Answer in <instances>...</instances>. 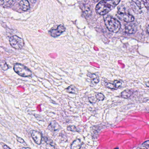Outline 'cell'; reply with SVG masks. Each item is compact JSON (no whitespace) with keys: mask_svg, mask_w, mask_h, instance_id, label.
<instances>
[{"mask_svg":"<svg viewBox=\"0 0 149 149\" xmlns=\"http://www.w3.org/2000/svg\"><path fill=\"white\" fill-rule=\"evenodd\" d=\"M120 0H102L100 1L95 7L96 13L101 15H105L111 11Z\"/></svg>","mask_w":149,"mask_h":149,"instance_id":"6da1fadb","label":"cell"},{"mask_svg":"<svg viewBox=\"0 0 149 149\" xmlns=\"http://www.w3.org/2000/svg\"><path fill=\"white\" fill-rule=\"evenodd\" d=\"M104 22L107 29L111 32H116L120 29V23L116 18L109 15H106L104 17Z\"/></svg>","mask_w":149,"mask_h":149,"instance_id":"7a4b0ae2","label":"cell"},{"mask_svg":"<svg viewBox=\"0 0 149 149\" xmlns=\"http://www.w3.org/2000/svg\"><path fill=\"white\" fill-rule=\"evenodd\" d=\"M14 70L19 76L22 77H31L32 75L31 71L25 66L21 64H15Z\"/></svg>","mask_w":149,"mask_h":149,"instance_id":"3957f363","label":"cell"},{"mask_svg":"<svg viewBox=\"0 0 149 149\" xmlns=\"http://www.w3.org/2000/svg\"><path fill=\"white\" fill-rule=\"evenodd\" d=\"M9 42L11 46L16 50L22 49L24 44L23 39L16 36H11L10 38Z\"/></svg>","mask_w":149,"mask_h":149,"instance_id":"277c9868","label":"cell"},{"mask_svg":"<svg viewBox=\"0 0 149 149\" xmlns=\"http://www.w3.org/2000/svg\"><path fill=\"white\" fill-rule=\"evenodd\" d=\"M118 16L120 20L126 22L130 23L134 20V17L133 15L124 12H119Z\"/></svg>","mask_w":149,"mask_h":149,"instance_id":"5b68a950","label":"cell"},{"mask_svg":"<svg viewBox=\"0 0 149 149\" xmlns=\"http://www.w3.org/2000/svg\"><path fill=\"white\" fill-rule=\"evenodd\" d=\"M30 134L35 142L38 145H40L42 141V135L41 133L35 130H32L31 131Z\"/></svg>","mask_w":149,"mask_h":149,"instance_id":"8992f818","label":"cell"},{"mask_svg":"<svg viewBox=\"0 0 149 149\" xmlns=\"http://www.w3.org/2000/svg\"><path fill=\"white\" fill-rule=\"evenodd\" d=\"M65 30V27L63 25H59L56 29H52L51 31V34L53 37H56L60 36Z\"/></svg>","mask_w":149,"mask_h":149,"instance_id":"52a82bcc","label":"cell"},{"mask_svg":"<svg viewBox=\"0 0 149 149\" xmlns=\"http://www.w3.org/2000/svg\"><path fill=\"white\" fill-rule=\"evenodd\" d=\"M137 31V27L135 24H127L125 25V31L126 33L129 34H134Z\"/></svg>","mask_w":149,"mask_h":149,"instance_id":"ba28073f","label":"cell"},{"mask_svg":"<svg viewBox=\"0 0 149 149\" xmlns=\"http://www.w3.org/2000/svg\"><path fill=\"white\" fill-rule=\"evenodd\" d=\"M19 4L20 8L23 11H27L30 8L29 2L28 0H21Z\"/></svg>","mask_w":149,"mask_h":149,"instance_id":"9c48e42d","label":"cell"},{"mask_svg":"<svg viewBox=\"0 0 149 149\" xmlns=\"http://www.w3.org/2000/svg\"><path fill=\"white\" fill-rule=\"evenodd\" d=\"M60 129V126H59V124H58L55 121L51 122L48 127V130L52 131V132L58 130V129Z\"/></svg>","mask_w":149,"mask_h":149,"instance_id":"30bf717a","label":"cell"},{"mask_svg":"<svg viewBox=\"0 0 149 149\" xmlns=\"http://www.w3.org/2000/svg\"><path fill=\"white\" fill-rule=\"evenodd\" d=\"M13 3V0H0V5L3 8L10 7Z\"/></svg>","mask_w":149,"mask_h":149,"instance_id":"8fae6325","label":"cell"},{"mask_svg":"<svg viewBox=\"0 0 149 149\" xmlns=\"http://www.w3.org/2000/svg\"><path fill=\"white\" fill-rule=\"evenodd\" d=\"M133 94V91L131 90H126L121 94V96L123 99H128Z\"/></svg>","mask_w":149,"mask_h":149,"instance_id":"7c38bea8","label":"cell"},{"mask_svg":"<svg viewBox=\"0 0 149 149\" xmlns=\"http://www.w3.org/2000/svg\"><path fill=\"white\" fill-rule=\"evenodd\" d=\"M81 143L79 139H77L74 141L71 145V148L72 149H79L81 148Z\"/></svg>","mask_w":149,"mask_h":149,"instance_id":"4fadbf2b","label":"cell"},{"mask_svg":"<svg viewBox=\"0 0 149 149\" xmlns=\"http://www.w3.org/2000/svg\"><path fill=\"white\" fill-rule=\"evenodd\" d=\"M88 76L92 80V82H92V84H94L96 85V84L99 83V81H100L99 78L95 74H92V73H89L88 74Z\"/></svg>","mask_w":149,"mask_h":149,"instance_id":"5bb4252c","label":"cell"},{"mask_svg":"<svg viewBox=\"0 0 149 149\" xmlns=\"http://www.w3.org/2000/svg\"><path fill=\"white\" fill-rule=\"evenodd\" d=\"M66 91L69 93L77 94V92H78L76 87L72 85L70 86L68 88H66Z\"/></svg>","mask_w":149,"mask_h":149,"instance_id":"9a60e30c","label":"cell"},{"mask_svg":"<svg viewBox=\"0 0 149 149\" xmlns=\"http://www.w3.org/2000/svg\"><path fill=\"white\" fill-rule=\"evenodd\" d=\"M43 138L47 144L51 145L52 147H55L56 145H55V143L51 138H49L48 136H44Z\"/></svg>","mask_w":149,"mask_h":149,"instance_id":"2e32d148","label":"cell"},{"mask_svg":"<svg viewBox=\"0 0 149 149\" xmlns=\"http://www.w3.org/2000/svg\"><path fill=\"white\" fill-rule=\"evenodd\" d=\"M0 67L1 68L2 70L4 71H7L8 69V66L4 61L0 62Z\"/></svg>","mask_w":149,"mask_h":149,"instance_id":"e0dca14e","label":"cell"},{"mask_svg":"<svg viewBox=\"0 0 149 149\" xmlns=\"http://www.w3.org/2000/svg\"><path fill=\"white\" fill-rule=\"evenodd\" d=\"M67 129L68 131H72L73 132H79V129L74 126H69L67 127Z\"/></svg>","mask_w":149,"mask_h":149,"instance_id":"ac0fdd59","label":"cell"},{"mask_svg":"<svg viewBox=\"0 0 149 149\" xmlns=\"http://www.w3.org/2000/svg\"><path fill=\"white\" fill-rule=\"evenodd\" d=\"M95 97L97 100L99 101H103L105 99V96L101 93H97L95 94Z\"/></svg>","mask_w":149,"mask_h":149,"instance_id":"d6986e66","label":"cell"},{"mask_svg":"<svg viewBox=\"0 0 149 149\" xmlns=\"http://www.w3.org/2000/svg\"><path fill=\"white\" fill-rule=\"evenodd\" d=\"M105 86L107 88L111 89H116V88L115 85L114 83H106L105 84Z\"/></svg>","mask_w":149,"mask_h":149,"instance_id":"ffe728a7","label":"cell"},{"mask_svg":"<svg viewBox=\"0 0 149 149\" xmlns=\"http://www.w3.org/2000/svg\"><path fill=\"white\" fill-rule=\"evenodd\" d=\"M113 82L114 83L115 85L116 88V89L120 87L121 85H122L121 82L120 81H119V80H114Z\"/></svg>","mask_w":149,"mask_h":149,"instance_id":"44dd1931","label":"cell"},{"mask_svg":"<svg viewBox=\"0 0 149 149\" xmlns=\"http://www.w3.org/2000/svg\"><path fill=\"white\" fill-rule=\"evenodd\" d=\"M142 147L143 148L149 149V141H145L142 144Z\"/></svg>","mask_w":149,"mask_h":149,"instance_id":"7402d4cb","label":"cell"},{"mask_svg":"<svg viewBox=\"0 0 149 149\" xmlns=\"http://www.w3.org/2000/svg\"><path fill=\"white\" fill-rule=\"evenodd\" d=\"M88 100H89V101H90L91 103H95V102H96L97 99H96V97L95 98V97H91L88 98Z\"/></svg>","mask_w":149,"mask_h":149,"instance_id":"603a6c76","label":"cell"},{"mask_svg":"<svg viewBox=\"0 0 149 149\" xmlns=\"http://www.w3.org/2000/svg\"><path fill=\"white\" fill-rule=\"evenodd\" d=\"M143 4L147 8H149V0H142Z\"/></svg>","mask_w":149,"mask_h":149,"instance_id":"cb8c5ba5","label":"cell"},{"mask_svg":"<svg viewBox=\"0 0 149 149\" xmlns=\"http://www.w3.org/2000/svg\"><path fill=\"white\" fill-rule=\"evenodd\" d=\"M17 140L20 143H22V144H25V142H24V140L22 139V138H20V137L17 136Z\"/></svg>","mask_w":149,"mask_h":149,"instance_id":"d4e9b609","label":"cell"},{"mask_svg":"<svg viewBox=\"0 0 149 149\" xmlns=\"http://www.w3.org/2000/svg\"><path fill=\"white\" fill-rule=\"evenodd\" d=\"M3 148L4 149H10V148L9 147H8V146H6V145H4V146H3Z\"/></svg>","mask_w":149,"mask_h":149,"instance_id":"484cf974","label":"cell"},{"mask_svg":"<svg viewBox=\"0 0 149 149\" xmlns=\"http://www.w3.org/2000/svg\"><path fill=\"white\" fill-rule=\"evenodd\" d=\"M146 86H147L148 87H149V81H148V83H146Z\"/></svg>","mask_w":149,"mask_h":149,"instance_id":"4316f807","label":"cell"},{"mask_svg":"<svg viewBox=\"0 0 149 149\" xmlns=\"http://www.w3.org/2000/svg\"><path fill=\"white\" fill-rule=\"evenodd\" d=\"M31 1V2L32 3H35L36 2V0H30Z\"/></svg>","mask_w":149,"mask_h":149,"instance_id":"83f0119b","label":"cell"},{"mask_svg":"<svg viewBox=\"0 0 149 149\" xmlns=\"http://www.w3.org/2000/svg\"><path fill=\"white\" fill-rule=\"evenodd\" d=\"M147 31H148V33L149 34V25L148 26V28H147Z\"/></svg>","mask_w":149,"mask_h":149,"instance_id":"f1b7e54d","label":"cell"},{"mask_svg":"<svg viewBox=\"0 0 149 149\" xmlns=\"http://www.w3.org/2000/svg\"><path fill=\"white\" fill-rule=\"evenodd\" d=\"M22 149H30L29 148H22Z\"/></svg>","mask_w":149,"mask_h":149,"instance_id":"f546056e","label":"cell"}]
</instances>
